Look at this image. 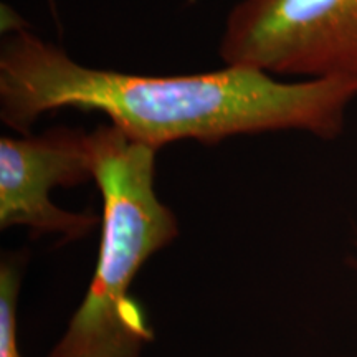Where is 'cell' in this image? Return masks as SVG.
Listing matches in <instances>:
<instances>
[{"label": "cell", "instance_id": "1", "mask_svg": "<svg viewBox=\"0 0 357 357\" xmlns=\"http://www.w3.org/2000/svg\"><path fill=\"white\" fill-rule=\"evenodd\" d=\"M357 98V77L287 79L240 65L190 75L95 68L2 7L0 119L25 134L58 109L95 111L134 141L217 144L248 134L301 131L334 139Z\"/></svg>", "mask_w": 357, "mask_h": 357}, {"label": "cell", "instance_id": "2", "mask_svg": "<svg viewBox=\"0 0 357 357\" xmlns=\"http://www.w3.org/2000/svg\"><path fill=\"white\" fill-rule=\"evenodd\" d=\"M101 238L86 293L48 357H142L154 341L132 284L147 261L177 240L178 220L155 189L158 149L113 124L89 131Z\"/></svg>", "mask_w": 357, "mask_h": 357}, {"label": "cell", "instance_id": "3", "mask_svg": "<svg viewBox=\"0 0 357 357\" xmlns=\"http://www.w3.org/2000/svg\"><path fill=\"white\" fill-rule=\"evenodd\" d=\"M218 56L287 79L357 77V0H238Z\"/></svg>", "mask_w": 357, "mask_h": 357}, {"label": "cell", "instance_id": "4", "mask_svg": "<svg viewBox=\"0 0 357 357\" xmlns=\"http://www.w3.org/2000/svg\"><path fill=\"white\" fill-rule=\"evenodd\" d=\"M93 182L89 131L55 126L0 137V229L24 227L33 238L79 240L101 223L93 212H71L52 202L56 187Z\"/></svg>", "mask_w": 357, "mask_h": 357}, {"label": "cell", "instance_id": "5", "mask_svg": "<svg viewBox=\"0 0 357 357\" xmlns=\"http://www.w3.org/2000/svg\"><path fill=\"white\" fill-rule=\"evenodd\" d=\"M24 265L22 255H6L0 263V357H24L19 344Z\"/></svg>", "mask_w": 357, "mask_h": 357}, {"label": "cell", "instance_id": "6", "mask_svg": "<svg viewBox=\"0 0 357 357\" xmlns=\"http://www.w3.org/2000/svg\"><path fill=\"white\" fill-rule=\"evenodd\" d=\"M190 2H194V0H190Z\"/></svg>", "mask_w": 357, "mask_h": 357}]
</instances>
